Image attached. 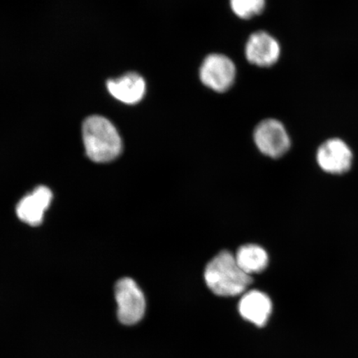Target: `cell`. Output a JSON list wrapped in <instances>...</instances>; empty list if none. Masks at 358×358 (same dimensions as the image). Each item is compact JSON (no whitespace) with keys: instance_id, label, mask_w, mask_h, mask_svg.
I'll use <instances>...</instances> for the list:
<instances>
[{"instance_id":"9c48e42d","label":"cell","mask_w":358,"mask_h":358,"mask_svg":"<svg viewBox=\"0 0 358 358\" xmlns=\"http://www.w3.org/2000/svg\"><path fill=\"white\" fill-rule=\"evenodd\" d=\"M107 88L115 99L128 105L136 104L145 96L146 83L141 75L131 73L107 82Z\"/></svg>"},{"instance_id":"3957f363","label":"cell","mask_w":358,"mask_h":358,"mask_svg":"<svg viewBox=\"0 0 358 358\" xmlns=\"http://www.w3.org/2000/svg\"><path fill=\"white\" fill-rule=\"evenodd\" d=\"M118 320L124 325L137 324L145 316L146 302L144 294L131 278L120 280L115 286Z\"/></svg>"},{"instance_id":"ba28073f","label":"cell","mask_w":358,"mask_h":358,"mask_svg":"<svg viewBox=\"0 0 358 358\" xmlns=\"http://www.w3.org/2000/svg\"><path fill=\"white\" fill-rule=\"evenodd\" d=\"M52 194L47 187L39 186L17 205L16 213L21 221L37 227L43 220L44 213L50 206Z\"/></svg>"},{"instance_id":"7c38bea8","label":"cell","mask_w":358,"mask_h":358,"mask_svg":"<svg viewBox=\"0 0 358 358\" xmlns=\"http://www.w3.org/2000/svg\"><path fill=\"white\" fill-rule=\"evenodd\" d=\"M230 3L232 11L244 20L259 15L266 6V0H230Z\"/></svg>"},{"instance_id":"8992f818","label":"cell","mask_w":358,"mask_h":358,"mask_svg":"<svg viewBox=\"0 0 358 358\" xmlns=\"http://www.w3.org/2000/svg\"><path fill=\"white\" fill-rule=\"evenodd\" d=\"M200 78L206 87L215 92H224L234 83L236 67L230 58L222 55H211L201 64Z\"/></svg>"},{"instance_id":"30bf717a","label":"cell","mask_w":358,"mask_h":358,"mask_svg":"<svg viewBox=\"0 0 358 358\" xmlns=\"http://www.w3.org/2000/svg\"><path fill=\"white\" fill-rule=\"evenodd\" d=\"M271 311V299L261 291H250L243 295L239 303L241 317L258 327L266 324Z\"/></svg>"},{"instance_id":"7a4b0ae2","label":"cell","mask_w":358,"mask_h":358,"mask_svg":"<svg viewBox=\"0 0 358 358\" xmlns=\"http://www.w3.org/2000/svg\"><path fill=\"white\" fill-rule=\"evenodd\" d=\"M83 134L85 149L93 162H110L122 153V138L117 129L102 116L92 115L85 120Z\"/></svg>"},{"instance_id":"8fae6325","label":"cell","mask_w":358,"mask_h":358,"mask_svg":"<svg viewBox=\"0 0 358 358\" xmlns=\"http://www.w3.org/2000/svg\"><path fill=\"white\" fill-rule=\"evenodd\" d=\"M235 257L241 270L250 275L263 272L268 266V255L262 246L257 245L241 246Z\"/></svg>"},{"instance_id":"6da1fadb","label":"cell","mask_w":358,"mask_h":358,"mask_svg":"<svg viewBox=\"0 0 358 358\" xmlns=\"http://www.w3.org/2000/svg\"><path fill=\"white\" fill-rule=\"evenodd\" d=\"M208 287L218 296L234 297L245 292L252 278L237 264L236 257L227 250L219 253L205 268Z\"/></svg>"},{"instance_id":"5b68a950","label":"cell","mask_w":358,"mask_h":358,"mask_svg":"<svg viewBox=\"0 0 358 358\" xmlns=\"http://www.w3.org/2000/svg\"><path fill=\"white\" fill-rule=\"evenodd\" d=\"M254 138L262 153L275 159L287 153L291 145L289 134L284 125L274 119L259 123L255 131Z\"/></svg>"},{"instance_id":"52a82bcc","label":"cell","mask_w":358,"mask_h":358,"mask_svg":"<svg viewBox=\"0 0 358 358\" xmlns=\"http://www.w3.org/2000/svg\"><path fill=\"white\" fill-rule=\"evenodd\" d=\"M280 55L279 43L266 32L253 34L246 43V57L254 65L271 66L278 61Z\"/></svg>"},{"instance_id":"277c9868","label":"cell","mask_w":358,"mask_h":358,"mask_svg":"<svg viewBox=\"0 0 358 358\" xmlns=\"http://www.w3.org/2000/svg\"><path fill=\"white\" fill-rule=\"evenodd\" d=\"M316 160L324 172L340 176L351 169L353 153L345 141L341 138H333L324 141L319 147Z\"/></svg>"}]
</instances>
